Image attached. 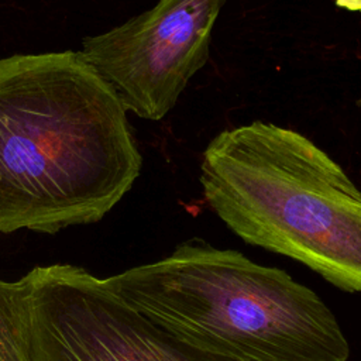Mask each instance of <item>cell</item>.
Instances as JSON below:
<instances>
[{"label": "cell", "mask_w": 361, "mask_h": 361, "mask_svg": "<svg viewBox=\"0 0 361 361\" xmlns=\"http://www.w3.org/2000/svg\"><path fill=\"white\" fill-rule=\"evenodd\" d=\"M0 361H32L30 282L0 279Z\"/></svg>", "instance_id": "6"}, {"label": "cell", "mask_w": 361, "mask_h": 361, "mask_svg": "<svg viewBox=\"0 0 361 361\" xmlns=\"http://www.w3.org/2000/svg\"><path fill=\"white\" fill-rule=\"evenodd\" d=\"M141 166L126 107L79 51L0 59V233L97 223Z\"/></svg>", "instance_id": "1"}, {"label": "cell", "mask_w": 361, "mask_h": 361, "mask_svg": "<svg viewBox=\"0 0 361 361\" xmlns=\"http://www.w3.org/2000/svg\"><path fill=\"white\" fill-rule=\"evenodd\" d=\"M106 286L186 343L235 361H347L331 309L276 267L230 248L185 241Z\"/></svg>", "instance_id": "2"}, {"label": "cell", "mask_w": 361, "mask_h": 361, "mask_svg": "<svg viewBox=\"0 0 361 361\" xmlns=\"http://www.w3.org/2000/svg\"><path fill=\"white\" fill-rule=\"evenodd\" d=\"M200 185L243 241L361 293V190L312 140L259 120L223 130L203 151Z\"/></svg>", "instance_id": "3"}, {"label": "cell", "mask_w": 361, "mask_h": 361, "mask_svg": "<svg viewBox=\"0 0 361 361\" xmlns=\"http://www.w3.org/2000/svg\"><path fill=\"white\" fill-rule=\"evenodd\" d=\"M25 276L32 361H235L179 338L82 267H35Z\"/></svg>", "instance_id": "4"}, {"label": "cell", "mask_w": 361, "mask_h": 361, "mask_svg": "<svg viewBox=\"0 0 361 361\" xmlns=\"http://www.w3.org/2000/svg\"><path fill=\"white\" fill-rule=\"evenodd\" d=\"M226 0H159L103 34L86 37L83 59L114 89L126 110L161 120L209 58Z\"/></svg>", "instance_id": "5"}]
</instances>
